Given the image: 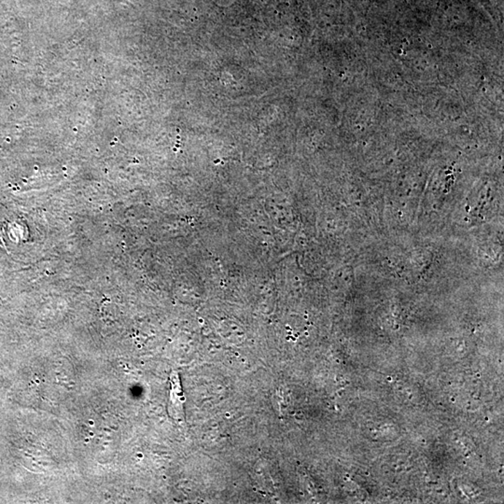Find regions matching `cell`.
<instances>
[{
  "instance_id": "obj_1",
  "label": "cell",
  "mask_w": 504,
  "mask_h": 504,
  "mask_svg": "<svg viewBox=\"0 0 504 504\" xmlns=\"http://www.w3.org/2000/svg\"><path fill=\"white\" fill-rule=\"evenodd\" d=\"M184 401V394H183L179 374L173 372L171 376L168 411L171 416L179 422H182L185 417L184 406H183Z\"/></svg>"
}]
</instances>
